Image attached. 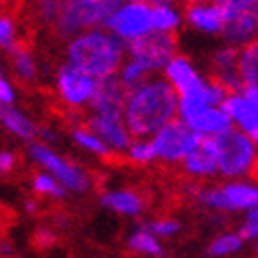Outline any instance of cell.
<instances>
[{
    "label": "cell",
    "mask_w": 258,
    "mask_h": 258,
    "mask_svg": "<svg viewBox=\"0 0 258 258\" xmlns=\"http://www.w3.org/2000/svg\"><path fill=\"white\" fill-rule=\"evenodd\" d=\"M25 210H28V212H36L38 210V206H36V202H28V204H25Z\"/></svg>",
    "instance_id": "ab89813d"
},
{
    "label": "cell",
    "mask_w": 258,
    "mask_h": 258,
    "mask_svg": "<svg viewBox=\"0 0 258 258\" xmlns=\"http://www.w3.org/2000/svg\"><path fill=\"white\" fill-rule=\"evenodd\" d=\"M151 21L153 30L166 32V34H178L185 25L183 7L178 0H168V3H151Z\"/></svg>",
    "instance_id": "ffe728a7"
},
{
    "label": "cell",
    "mask_w": 258,
    "mask_h": 258,
    "mask_svg": "<svg viewBox=\"0 0 258 258\" xmlns=\"http://www.w3.org/2000/svg\"><path fill=\"white\" fill-rule=\"evenodd\" d=\"M36 243H38L40 248H48V246H53V243H55V233H53V231H46V229L38 231V235H36Z\"/></svg>",
    "instance_id": "8d00e7d4"
},
{
    "label": "cell",
    "mask_w": 258,
    "mask_h": 258,
    "mask_svg": "<svg viewBox=\"0 0 258 258\" xmlns=\"http://www.w3.org/2000/svg\"><path fill=\"white\" fill-rule=\"evenodd\" d=\"M0 254H5V256L13 254V246H11V243H7V241H0Z\"/></svg>",
    "instance_id": "74e56055"
},
{
    "label": "cell",
    "mask_w": 258,
    "mask_h": 258,
    "mask_svg": "<svg viewBox=\"0 0 258 258\" xmlns=\"http://www.w3.org/2000/svg\"><path fill=\"white\" fill-rule=\"evenodd\" d=\"M237 76L241 88H258V38L237 48Z\"/></svg>",
    "instance_id": "cb8c5ba5"
},
{
    "label": "cell",
    "mask_w": 258,
    "mask_h": 258,
    "mask_svg": "<svg viewBox=\"0 0 258 258\" xmlns=\"http://www.w3.org/2000/svg\"><path fill=\"white\" fill-rule=\"evenodd\" d=\"M254 252H256V254H258V239H256V241H254Z\"/></svg>",
    "instance_id": "7bdbcfd3"
},
{
    "label": "cell",
    "mask_w": 258,
    "mask_h": 258,
    "mask_svg": "<svg viewBox=\"0 0 258 258\" xmlns=\"http://www.w3.org/2000/svg\"><path fill=\"white\" fill-rule=\"evenodd\" d=\"M84 124L105 141V145L113 151V156H122L128 147V143H131V139H133L131 131H128V126L122 118V113L88 111Z\"/></svg>",
    "instance_id": "7c38bea8"
},
{
    "label": "cell",
    "mask_w": 258,
    "mask_h": 258,
    "mask_svg": "<svg viewBox=\"0 0 258 258\" xmlns=\"http://www.w3.org/2000/svg\"><path fill=\"white\" fill-rule=\"evenodd\" d=\"M124 57L126 44L103 25L70 36L66 44V61L97 80L115 76Z\"/></svg>",
    "instance_id": "7a4b0ae2"
},
{
    "label": "cell",
    "mask_w": 258,
    "mask_h": 258,
    "mask_svg": "<svg viewBox=\"0 0 258 258\" xmlns=\"http://www.w3.org/2000/svg\"><path fill=\"white\" fill-rule=\"evenodd\" d=\"M32 189L38 193V196L50 198V200H63V198L68 196L66 187H63L53 174H48L46 170H40V172L34 174V178H32Z\"/></svg>",
    "instance_id": "f1b7e54d"
},
{
    "label": "cell",
    "mask_w": 258,
    "mask_h": 258,
    "mask_svg": "<svg viewBox=\"0 0 258 258\" xmlns=\"http://www.w3.org/2000/svg\"><path fill=\"white\" fill-rule=\"evenodd\" d=\"M214 3H218V5H231V3H235V0H214Z\"/></svg>",
    "instance_id": "b9f144b4"
},
{
    "label": "cell",
    "mask_w": 258,
    "mask_h": 258,
    "mask_svg": "<svg viewBox=\"0 0 258 258\" xmlns=\"http://www.w3.org/2000/svg\"><path fill=\"white\" fill-rule=\"evenodd\" d=\"M122 156L135 166H149L156 162V149L149 137H133Z\"/></svg>",
    "instance_id": "83f0119b"
},
{
    "label": "cell",
    "mask_w": 258,
    "mask_h": 258,
    "mask_svg": "<svg viewBox=\"0 0 258 258\" xmlns=\"http://www.w3.org/2000/svg\"><path fill=\"white\" fill-rule=\"evenodd\" d=\"M99 202L103 208L111 210L118 216H126V218H137L147 208L145 198L141 193H137L135 189H107L101 193Z\"/></svg>",
    "instance_id": "d6986e66"
},
{
    "label": "cell",
    "mask_w": 258,
    "mask_h": 258,
    "mask_svg": "<svg viewBox=\"0 0 258 258\" xmlns=\"http://www.w3.org/2000/svg\"><path fill=\"white\" fill-rule=\"evenodd\" d=\"M210 76L221 80L229 90H239L241 82L237 76V48L221 42L210 55Z\"/></svg>",
    "instance_id": "ac0fdd59"
},
{
    "label": "cell",
    "mask_w": 258,
    "mask_h": 258,
    "mask_svg": "<svg viewBox=\"0 0 258 258\" xmlns=\"http://www.w3.org/2000/svg\"><path fill=\"white\" fill-rule=\"evenodd\" d=\"M115 38H120L124 44L139 40L153 30L151 21V3H141V0H122V3L111 11L105 25Z\"/></svg>",
    "instance_id": "ba28073f"
},
{
    "label": "cell",
    "mask_w": 258,
    "mask_h": 258,
    "mask_svg": "<svg viewBox=\"0 0 258 258\" xmlns=\"http://www.w3.org/2000/svg\"><path fill=\"white\" fill-rule=\"evenodd\" d=\"M246 218H248V221H256V223H258V206L246 212Z\"/></svg>",
    "instance_id": "f35d334b"
},
{
    "label": "cell",
    "mask_w": 258,
    "mask_h": 258,
    "mask_svg": "<svg viewBox=\"0 0 258 258\" xmlns=\"http://www.w3.org/2000/svg\"><path fill=\"white\" fill-rule=\"evenodd\" d=\"M147 227H149L162 241H164V239H174V237L180 235V231H183V225H180V221H178V218H172V216L156 218V221H151Z\"/></svg>",
    "instance_id": "4dcf8cb0"
},
{
    "label": "cell",
    "mask_w": 258,
    "mask_h": 258,
    "mask_svg": "<svg viewBox=\"0 0 258 258\" xmlns=\"http://www.w3.org/2000/svg\"><path fill=\"white\" fill-rule=\"evenodd\" d=\"M216 160V176L221 178H252L258 172V145L237 128L210 139Z\"/></svg>",
    "instance_id": "3957f363"
},
{
    "label": "cell",
    "mask_w": 258,
    "mask_h": 258,
    "mask_svg": "<svg viewBox=\"0 0 258 258\" xmlns=\"http://www.w3.org/2000/svg\"><path fill=\"white\" fill-rule=\"evenodd\" d=\"M5 5H7V0H0V9H3Z\"/></svg>",
    "instance_id": "ee69618b"
},
{
    "label": "cell",
    "mask_w": 258,
    "mask_h": 258,
    "mask_svg": "<svg viewBox=\"0 0 258 258\" xmlns=\"http://www.w3.org/2000/svg\"><path fill=\"white\" fill-rule=\"evenodd\" d=\"M120 3L122 0H66L53 28L61 38H70L82 30L101 28Z\"/></svg>",
    "instance_id": "8992f818"
},
{
    "label": "cell",
    "mask_w": 258,
    "mask_h": 258,
    "mask_svg": "<svg viewBox=\"0 0 258 258\" xmlns=\"http://www.w3.org/2000/svg\"><path fill=\"white\" fill-rule=\"evenodd\" d=\"M126 246H128V250H131L133 254H139V256L162 258L166 254L162 239L153 233L147 225L133 229L131 235H128V239H126Z\"/></svg>",
    "instance_id": "603a6c76"
},
{
    "label": "cell",
    "mask_w": 258,
    "mask_h": 258,
    "mask_svg": "<svg viewBox=\"0 0 258 258\" xmlns=\"http://www.w3.org/2000/svg\"><path fill=\"white\" fill-rule=\"evenodd\" d=\"M17 101V90L13 86L5 76H0V103H5V105H13V103Z\"/></svg>",
    "instance_id": "836d02e7"
},
{
    "label": "cell",
    "mask_w": 258,
    "mask_h": 258,
    "mask_svg": "<svg viewBox=\"0 0 258 258\" xmlns=\"http://www.w3.org/2000/svg\"><path fill=\"white\" fill-rule=\"evenodd\" d=\"M246 246V239H243L237 231H223L221 235H216L208 248H206V254L212 258H227V256H235L243 250Z\"/></svg>",
    "instance_id": "4316f807"
},
{
    "label": "cell",
    "mask_w": 258,
    "mask_h": 258,
    "mask_svg": "<svg viewBox=\"0 0 258 258\" xmlns=\"http://www.w3.org/2000/svg\"><path fill=\"white\" fill-rule=\"evenodd\" d=\"M237 233L246 239V241H256L258 239V223L256 221H243L241 223V227L237 229Z\"/></svg>",
    "instance_id": "e575fe53"
},
{
    "label": "cell",
    "mask_w": 258,
    "mask_h": 258,
    "mask_svg": "<svg viewBox=\"0 0 258 258\" xmlns=\"http://www.w3.org/2000/svg\"><path fill=\"white\" fill-rule=\"evenodd\" d=\"M72 141L76 147H80L82 151L90 153V156H95L99 160H109L113 156V151L105 145V141H103L97 133H93L86 124H78L72 128Z\"/></svg>",
    "instance_id": "d4e9b609"
},
{
    "label": "cell",
    "mask_w": 258,
    "mask_h": 258,
    "mask_svg": "<svg viewBox=\"0 0 258 258\" xmlns=\"http://www.w3.org/2000/svg\"><path fill=\"white\" fill-rule=\"evenodd\" d=\"M178 3L185 7V5H193V3H202V0H178Z\"/></svg>",
    "instance_id": "60d3db41"
},
{
    "label": "cell",
    "mask_w": 258,
    "mask_h": 258,
    "mask_svg": "<svg viewBox=\"0 0 258 258\" xmlns=\"http://www.w3.org/2000/svg\"><path fill=\"white\" fill-rule=\"evenodd\" d=\"M15 166H17V158H15V153L9 151V149L0 151V172L7 174V172H11L13 168H15Z\"/></svg>",
    "instance_id": "d590c367"
},
{
    "label": "cell",
    "mask_w": 258,
    "mask_h": 258,
    "mask_svg": "<svg viewBox=\"0 0 258 258\" xmlns=\"http://www.w3.org/2000/svg\"><path fill=\"white\" fill-rule=\"evenodd\" d=\"M122 118L133 137H151L160 126L178 118V99L162 74H151L126 90Z\"/></svg>",
    "instance_id": "6da1fadb"
},
{
    "label": "cell",
    "mask_w": 258,
    "mask_h": 258,
    "mask_svg": "<svg viewBox=\"0 0 258 258\" xmlns=\"http://www.w3.org/2000/svg\"><path fill=\"white\" fill-rule=\"evenodd\" d=\"M0 124H3L5 131H9L11 135H15L17 139H23V141H32L38 135L36 122L28 113H23L19 107H15V103L13 105L0 103Z\"/></svg>",
    "instance_id": "44dd1931"
},
{
    "label": "cell",
    "mask_w": 258,
    "mask_h": 258,
    "mask_svg": "<svg viewBox=\"0 0 258 258\" xmlns=\"http://www.w3.org/2000/svg\"><path fill=\"white\" fill-rule=\"evenodd\" d=\"M126 86L115 78V76H107V78L97 80L95 95L90 99L88 111L97 113H122L124 99H126Z\"/></svg>",
    "instance_id": "e0dca14e"
},
{
    "label": "cell",
    "mask_w": 258,
    "mask_h": 258,
    "mask_svg": "<svg viewBox=\"0 0 258 258\" xmlns=\"http://www.w3.org/2000/svg\"><path fill=\"white\" fill-rule=\"evenodd\" d=\"M256 3H258V0H256Z\"/></svg>",
    "instance_id": "7dc6e473"
},
{
    "label": "cell",
    "mask_w": 258,
    "mask_h": 258,
    "mask_svg": "<svg viewBox=\"0 0 258 258\" xmlns=\"http://www.w3.org/2000/svg\"><path fill=\"white\" fill-rule=\"evenodd\" d=\"M180 170L183 174L196 183H206V180L216 178V160L210 145V139H202L187 156L180 160Z\"/></svg>",
    "instance_id": "9a60e30c"
},
{
    "label": "cell",
    "mask_w": 258,
    "mask_h": 258,
    "mask_svg": "<svg viewBox=\"0 0 258 258\" xmlns=\"http://www.w3.org/2000/svg\"><path fill=\"white\" fill-rule=\"evenodd\" d=\"M149 72L141 66V63L137 61V59H133V57H124V61H122V66L118 68V72H115V78H118L126 88H133V86H137V84H141L145 78H149Z\"/></svg>",
    "instance_id": "f546056e"
},
{
    "label": "cell",
    "mask_w": 258,
    "mask_h": 258,
    "mask_svg": "<svg viewBox=\"0 0 258 258\" xmlns=\"http://www.w3.org/2000/svg\"><path fill=\"white\" fill-rule=\"evenodd\" d=\"M141 3H149V0H141Z\"/></svg>",
    "instance_id": "bcb514c9"
},
{
    "label": "cell",
    "mask_w": 258,
    "mask_h": 258,
    "mask_svg": "<svg viewBox=\"0 0 258 258\" xmlns=\"http://www.w3.org/2000/svg\"><path fill=\"white\" fill-rule=\"evenodd\" d=\"M200 139H212L231 128V120L223 105H206L198 111L189 113L187 118H180Z\"/></svg>",
    "instance_id": "2e32d148"
},
{
    "label": "cell",
    "mask_w": 258,
    "mask_h": 258,
    "mask_svg": "<svg viewBox=\"0 0 258 258\" xmlns=\"http://www.w3.org/2000/svg\"><path fill=\"white\" fill-rule=\"evenodd\" d=\"M66 0H34V9H36V17L46 25H53L55 19L59 17L61 7Z\"/></svg>",
    "instance_id": "1f68e13d"
},
{
    "label": "cell",
    "mask_w": 258,
    "mask_h": 258,
    "mask_svg": "<svg viewBox=\"0 0 258 258\" xmlns=\"http://www.w3.org/2000/svg\"><path fill=\"white\" fill-rule=\"evenodd\" d=\"M97 88V78L90 74L78 70L72 63L63 61L57 68L55 74V93L61 101V105H66L72 111H84L90 105V99L95 95Z\"/></svg>",
    "instance_id": "30bf717a"
},
{
    "label": "cell",
    "mask_w": 258,
    "mask_h": 258,
    "mask_svg": "<svg viewBox=\"0 0 258 258\" xmlns=\"http://www.w3.org/2000/svg\"><path fill=\"white\" fill-rule=\"evenodd\" d=\"M200 74L202 72L196 66V61H193L191 57H187V55H180V53L172 55L170 61L166 63L164 70H162V76L172 84L174 90L187 86L191 80H196Z\"/></svg>",
    "instance_id": "7402d4cb"
},
{
    "label": "cell",
    "mask_w": 258,
    "mask_h": 258,
    "mask_svg": "<svg viewBox=\"0 0 258 258\" xmlns=\"http://www.w3.org/2000/svg\"><path fill=\"white\" fill-rule=\"evenodd\" d=\"M19 42L17 38V23L11 15H0V48L11 50Z\"/></svg>",
    "instance_id": "d6a6232c"
},
{
    "label": "cell",
    "mask_w": 258,
    "mask_h": 258,
    "mask_svg": "<svg viewBox=\"0 0 258 258\" xmlns=\"http://www.w3.org/2000/svg\"><path fill=\"white\" fill-rule=\"evenodd\" d=\"M0 76H5V74H3V68H0Z\"/></svg>",
    "instance_id": "f6af8a7d"
},
{
    "label": "cell",
    "mask_w": 258,
    "mask_h": 258,
    "mask_svg": "<svg viewBox=\"0 0 258 258\" xmlns=\"http://www.w3.org/2000/svg\"><path fill=\"white\" fill-rule=\"evenodd\" d=\"M176 53H178L176 34H166L158 30H151L149 34L141 36L139 40L126 44V55L137 59L149 74H162L164 66Z\"/></svg>",
    "instance_id": "8fae6325"
},
{
    "label": "cell",
    "mask_w": 258,
    "mask_h": 258,
    "mask_svg": "<svg viewBox=\"0 0 258 258\" xmlns=\"http://www.w3.org/2000/svg\"><path fill=\"white\" fill-rule=\"evenodd\" d=\"M193 202L212 212H243L258 206V183L252 178H223L221 185L191 187Z\"/></svg>",
    "instance_id": "277c9868"
},
{
    "label": "cell",
    "mask_w": 258,
    "mask_h": 258,
    "mask_svg": "<svg viewBox=\"0 0 258 258\" xmlns=\"http://www.w3.org/2000/svg\"><path fill=\"white\" fill-rule=\"evenodd\" d=\"M28 156L40 170H46L48 174H53L66 187L68 193H86L93 187V176L80 164H76L68 160L66 156H61L59 151H55L53 145L42 143V141L30 143Z\"/></svg>",
    "instance_id": "5b68a950"
},
{
    "label": "cell",
    "mask_w": 258,
    "mask_h": 258,
    "mask_svg": "<svg viewBox=\"0 0 258 258\" xmlns=\"http://www.w3.org/2000/svg\"><path fill=\"white\" fill-rule=\"evenodd\" d=\"M223 30L218 34L221 42L231 46H243L258 38V3L256 0H235L223 7Z\"/></svg>",
    "instance_id": "9c48e42d"
},
{
    "label": "cell",
    "mask_w": 258,
    "mask_h": 258,
    "mask_svg": "<svg viewBox=\"0 0 258 258\" xmlns=\"http://www.w3.org/2000/svg\"><path fill=\"white\" fill-rule=\"evenodd\" d=\"M223 109L229 115L231 126L237 128L241 133H246L258 145V111L241 88L231 90L227 95V99L223 101Z\"/></svg>",
    "instance_id": "5bb4252c"
},
{
    "label": "cell",
    "mask_w": 258,
    "mask_h": 258,
    "mask_svg": "<svg viewBox=\"0 0 258 258\" xmlns=\"http://www.w3.org/2000/svg\"><path fill=\"white\" fill-rule=\"evenodd\" d=\"M183 17L189 30L208 38H218V34L223 30L225 11H223V5L214 3V0H202V3L185 5Z\"/></svg>",
    "instance_id": "4fadbf2b"
},
{
    "label": "cell",
    "mask_w": 258,
    "mask_h": 258,
    "mask_svg": "<svg viewBox=\"0 0 258 258\" xmlns=\"http://www.w3.org/2000/svg\"><path fill=\"white\" fill-rule=\"evenodd\" d=\"M9 53H11V63H13V70H15L17 78L23 82H34L38 78V63L32 50L17 42Z\"/></svg>",
    "instance_id": "484cf974"
},
{
    "label": "cell",
    "mask_w": 258,
    "mask_h": 258,
    "mask_svg": "<svg viewBox=\"0 0 258 258\" xmlns=\"http://www.w3.org/2000/svg\"><path fill=\"white\" fill-rule=\"evenodd\" d=\"M149 139L156 149V162L164 166H178L180 160L202 141L180 118L166 122Z\"/></svg>",
    "instance_id": "52a82bcc"
}]
</instances>
